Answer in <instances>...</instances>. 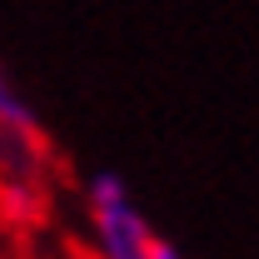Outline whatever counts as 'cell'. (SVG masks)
Instances as JSON below:
<instances>
[{
    "instance_id": "6da1fadb",
    "label": "cell",
    "mask_w": 259,
    "mask_h": 259,
    "mask_svg": "<svg viewBox=\"0 0 259 259\" xmlns=\"http://www.w3.org/2000/svg\"><path fill=\"white\" fill-rule=\"evenodd\" d=\"M85 225H90L95 259H150L160 239L115 169H95L85 180Z\"/></svg>"
},
{
    "instance_id": "7a4b0ae2",
    "label": "cell",
    "mask_w": 259,
    "mask_h": 259,
    "mask_svg": "<svg viewBox=\"0 0 259 259\" xmlns=\"http://www.w3.org/2000/svg\"><path fill=\"white\" fill-rule=\"evenodd\" d=\"M150 259H185V254H180V249H175L169 239H155V249H150Z\"/></svg>"
},
{
    "instance_id": "3957f363",
    "label": "cell",
    "mask_w": 259,
    "mask_h": 259,
    "mask_svg": "<svg viewBox=\"0 0 259 259\" xmlns=\"http://www.w3.org/2000/svg\"><path fill=\"white\" fill-rule=\"evenodd\" d=\"M20 254H25V249H15V244H10V239L0 234V259H20Z\"/></svg>"
},
{
    "instance_id": "277c9868",
    "label": "cell",
    "mask_w": 259,
    "mask_h": 259,
    "mask_svg": "<svg viewBox=\"0 0 259 259\" xmlns=\"http://www.w3.org/2000/svg\"><path fill=\"white\" fill-rule=\"evenodd\" d=\"M20 259H25V254H20Z\"/></svg>"
}]
</instances>
